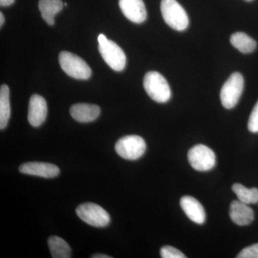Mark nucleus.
I'll return each instance as SVG.
<instances>
[{
  "mask_svg": "<svg viewBox=\"0 0 258 258\" xmlns=\"http://www.w3.org/2000/svg\"><path fill=\"white\" fill-rule=\"evenodd\" d=\"M232 191L237 195L238 200L247 205H254L258 203V189L253 187L251 189L243 185L236 183L232 187Z\"/></svg>",
  "mask_w": 258,
  "mask_h": 258,
  "instance_id": "nucleus-19",
  "label": "nucleus"
},
{
  "mask_svg": "<svg viewBox=\"0 0 258 258\" xmlns=\"http://www.w3.org/2000/svg\"><path fill=\"white\" fill-rule=\"evenodd\" d=\"M76 213L81 220L93 227H106L111 222V217L106 210L94 203L81 204L76 209Z\"/></svg>",
  "mask_w": 258,
  "mask_h": 258,
  "instance_id": "nucleus-7",
  "label": "nucleus"
},
{
  "mask_svg": "<svg viewBox=\"0 0 258 258\" xmlns=\"http://www.w3.org/2000/svg\"><path fill=\"white\" fill-rule=\"evenodd\" d=\"M93 258H111V256L107 255V254H93L92 256Z\"/></svg>",
  "mask_w": 258,
  "mask_h": 258,
  "instance_id": "nucleus-24",
  "label": "nucleus"
},
{
  "mask_svg": "<svg viewBox=\"0 0 258 258\" xmlns=\"http://www.w3.org/2000/svg\"><path fill=\"white\" fill-rule=\"evenodd\" d=\"M61 69L74 79L87 80L92 74L91 68L79 56L70 52H61L59 55Z\"/></svg>",
  "mask_w": 258,
  "mask_h": 258,
  "instance_id": "nucleus-4",
  "label": "nucleus"
},
{
  "mask_svg": "<svg viewBox=\"0 0 258 258\" xmlns=\"http://www.w3.org/2000/svg\"><path fill=\"white\" fill-rule=\"evenodd\" d=\"M230 42L232 46L242 53H251L257 47L255 40L244 32H237L234 33L230 37Z\"/></svg>",
  "mask_w": 258,
  "mask_h": 258,
  "instance_id": "nucleus-16",
  "label": "nucleus"
},
{
  "mask_svg": "<svg viewBox=\"0 0 258 258\" xmlns=\"http://www.w3.org/2000/svg\"><path fill=\"white\" fill-rule=\"evenodd\" d=\"M119 7L125 18L140 24L147 20V12L143 0H119Z\"/></svg>",
  "mask_w": 258,
  "mask_h": 258,
  "instance_id": "nucleus-10",
  "label": "nucleus"
},
{
  "mask_svg": "<svg viewBox=\"0 0 258 258\" xmlns=\"http://www.w3.org/2000/svg\"><path fill=\"white\" fill-rule=\"evenodd\" d=\"M237 258H258V243L245 247L237 254Z\"/></svg>",
  "mask_w": 258,
  "mask_h": 258,
  "instance_id": "nucleus-22",
  "label": "nucleus"
},
{
  "mask_svg": "<svg viewBox=\"0 0 258 258\" xmlns=\"http://www.w3.org/2000/svg\"><path fill=\"white\" fill-rule=\"evenodd\" d=\"M183 211L191 221L198 225H203L206 220V214L201 203L191 196H184L180 200Z\"/></svg>",
  "mask_w": 258,
  "mask_h": 258,
  "instance_id": "nucleus-12",
  "label": "nucleus"
},
{
  "mask_svg": "<svg viewBox=\"0 0 258 258\" xmlns=\"http://www.w3.org/2000/svg\"><path fill=\"white\" fill-rule=\"evenodd\" d=\"M98 40V50L105 62L113 71H123L126 63V57L123 50L115 42L108 40L103 34L99 35Z\"/></svg>",
  "mask_w": 258,
  "mask_h": 258,
  "instance_id": "nucleus-3",
  "label": "nucleus"
},
{
  "mask_svg": "<svg viewBox=\"0 0 258 258\" xmlns=\"http://www.w3.org/2000/svg\"><path fill=\"white\" fill-rule=\"evenodd\" d=\"M160 254L162 258L186 257L179 249L169 245L164 246V247H161Z\"/></svg>",
  "mask_w": 258,
  "mask_h": 258,
  "instance_id": "nucleus-20",
  "label": "nucleus"
},
{
  "mask_svg": "<svg viewBox=\"0 0 258 258\" xmlns=\"http://www.w3.org/2000/svg\"><path fill=\"white\" fill-rule=\"evenodd\" d=\"M38 7L42 19L49 25H53L55 16L62 10L63 3L61 0H40Z\"/></svg>",
  "mask_w": 258,
  "mask_h": 258,
  "instance_id": "nucleus-15",
  "label": "nucleus"
},
{
  "mask_svg": "<svg viewBox=\"0 0 258 258\" xmlns=\"http://www.w3.org/2000/svg\"><path fill=\"white\" fill-rule=\"evenodd\" d=\"M50 253L53 258L71 257V248L69 244L60 237L51 236L47 240Z\"/></svg>",
  "mask_w": 258,
  "mask_h": 258,
  "instance_id": "nucleus-18",
  "label": "nucleus"
},
{
  "mask_svg": "<svg viewBox=\"0 0 258 258\" xmlns=\"http://www.w3.org/2000/svg\"><path fill=\"white\" fill-rule=\"evenodd\" d=\"M161 11L165 23L176 31H184L189 26V18L176 0H162Z\"/></svg>",
  "mask_w": 258,
  "mask_h": 258,
  "instance_id": "nucleus-2",
  "label": "nucleus"
},
{
  "mask_svg": "<svg viewBox=\"0 0 258 258\" xmlns=\"http://www.w3.org/2000/svg\"><path fill=\"white\" fill-rule=\"evenodd\" d=\"M5 23V17L3 13H0V26H3V24Z\"/></svg>",
  "mask_w": 258,
  "mask_h": 258,
  "instance_id": "nucleus-25",
  "label": "nucleus"
},
{
  "mask_svg": "<svg viewBox=\"0 0 258 258\" xmlns=\"http://www.w3.org/2000/svg\"><path fill=\"white\" fill-rule=\"evenodd\" d=\"M244 79L240 73H234L223 85L220 92L222 106L231 109L237 104L243 92Z\"/></svg>",
  "mask_w": 258,
  "mask_h": 258,
  "instance_id": "nucleus-5",
  "label": "nucleus"
},
{
  "mask_svg": "<svg viewBox=\"0 0 258 258\" xmlns=\"http://www.w3.org/2000/svg\"><path fill=\"white\" fill-rule=\"evenodd\" d=\"M144 87L149 96L157 103H166L170 100V86L162 75L150 71L144 76Z\"/></svg>",
  "mask_w": 258,
  "mask_h": 258,
  "instance_id": "nucleus-1",
  "label": "nucleus"
},
{
  "mask_svg": "<svg viewBox=\"0 0 258 258\" xmlns=\"http://www.w3.org/2000/svg\"><path fill=\"white\" fill-rule=\"evenodd\" d=\"M47 106L45 98L40 95L31 96L29 103L28 119L33 127H39L46 119Z\"/></svg>",
  "mask_w": 258,
  "mask_h": 258,
  "instance_id": "nucleus-9",
  "label": "nucleus"
},
{
  "mask_svg": "<svg viewBox=\"0 0 258 258\" xmlns=\"http://www.w3.org/2000/svg\"><path fill=\"white\" fill-rule=\"evenodd\" d=\"M247 126L249 132L254 134L258 133V101L249 115Z\"/></svg>",
  "mask_w": 258,
  "mask_h": 258,
  "instance_id": "nucleus-21",
  "label": "nucleus"
},
{
  "mask_svg": "<svg viewBox=\"0 0 258 258\" xmlns=\"http://www.w3.org/2000/svg\"><path fill=\"white\" fill-rule=\"evenodd\" d=\"M10 89L7 85L0 88V128H6L10 118Z\"/></svg>",
  "mask_w": 258,
  "mask_h": 258,
  "instance_id": "nucleus-17",
  "label": "nucleus"
},
{
  "mask_svg": "<svg viewBox=\"0 0 258 258\" xmlns=\"http://www.w3.org/2000/svg\"><path fill=\"white\" fill-rule=\"evenodd\" d=\"M115 152L123 159L137 160L144 155L147 144L142 137L129 135L120 139L115 146Z\"/></svg>",
  "mask_w": 258,
  "mask_h": 258,
  "instance_id": "nucleus-6",
  "label": "nucleus"
},
{
  "mask_svg": "<svg viewBox=\"0 0 258 258\" xmlns=\"http://www.w3.org/2000/svg\"><path fill=\"white\" fill-rule=\"evenodd\" d=\"M19 171L28 175L44 178H54L60 174V169L55 164L37 161L22 164L19 168Z\"/></svg>",
  "mask_w": 258,
  "mask_h": 258,
  "instance_id": "nucleus-11",
  "label": "nucleus"
},
{
  "mask_svg": "<svg viewBox=\"0 0 258 258\" xmlns=\"http://www.w3.org/2000/svg\"><path fill=\"white\" fill-rule=\"evenodd\" d=\"M15 0H0V5L2 7L10 6L15 3Z\"/></svg>",
  "mask_w": 258,
  "mask_h": 258,
  "instance_id": "nucleus-23",
  "label": "nucleus"
},
{
  "mask_svg": "<svg viewBox=\"0 0 258 258\" xmlns=\"http://www.w3.org/2000/svg\"><path fill=\"white\" fill-rule=\"evenodd\" d=\"M70 113L71 116L77 121L90 123L98 118L101 113V108L97 105L77 103L71 106Z\"/></svg>",
  "mask_w": 258,
  "mask_h": 258,
  "instance_id": "nucleus-14",
  "label": "nucleus"
},
{
  "mask_svg": "<svg viewBox=\"0 0 258 258\" xmlns=\"http://www.w3.org/2000/svg\"><path fill=\"white\" fill-rule=\"evenodd\" d=\"M188 161L195 170H211L216 164V155L210 148L203 144H198L189 149Z\"/></svg>",
  "mask_w": 258,
  "mask_h": 258,
  "instance_id": "nucleus-8",
  "label": "nucleus"
},
{
  "mask_svg": "<svg viewBox=\"0 0 258 258\" xmlns=\"http://www.w3.org/2000/svg\"><path fill=\"white\" fill-rule=\"evenodd\" d=\"M230 217L235 225L247 226L253 221L254 214L252 209L247 204L240 200H234L230 205Z\"/></svg>",
  "mask_w": 258,
  "mask_h": 258,
  "instance_id": "nucleus-13",
  "label": "nucleus"
},
{
  "mask_svg": "<svg viewBox=\"0 0 258 258\" xmlns=\"http://www.w3.org/2000/svg\"><path fill=\"white\" fill-rule=\"evenodd\" d=\"M245 1L250 2V1H252V0H245Z\"/></svg>",
  "mask_w": 258,
  "mask_h": 258,
  "instance_id": "nucleus-26",
  "label": "nucleus"
}]
</instances>
